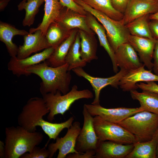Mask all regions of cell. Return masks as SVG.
Listing matches in <instances>:
<instances>
[{"label":"cell","mask_w":158,"mask_h":158,"mask_svg":"<svg viewBox=\"0 0 158 158\" xmlns=\"http://www.w3.org/2000/svg\"><path fill=\"white\" fill-rule=\"evenodd\" d=\"M49 112L43 98H31L19 114L18 123L26 130L32 132L36 131L37 127L40 126L50 139L55 140L63 129L70 128L74 118L71 116L66 121L59 123H52L43 118Z\"/></svg>","instance_id":"1"},{"label":"cell","mask_w":158,"mask_h":158,"mask_svg":"<svg viewBox=\"0 0 158 158\" xmlns=\"http://www.w3.org/2000/svg\"><path fill=\"white\" fill-rule=\"evenodd\" d=\"M68 67L66 63L59 66L51 67L45 61L28 68L26 71L29 75L34 74L41 79L40 91L42 95L55 93L57 91L64 95L69 91L72 79Z\"/></svg>","instance_id":"2"},{"label":"cell","mask_w":158,"mask_h":158,"mask_svg":"<svg viewBox=\"0 0 158 158\" xmlns=\"http://www.w3.org/2000/svg\"><path fill=\"white\" fill-rule=\"evenodd\" d=\"M5 134V158H19L31 152L44 138L41 133L29 132L19 125L6 127Z\"/></svg>","instance_id":"3"},{"label":"cell","mask_w":158,"mask_h":158,"mask_svg":"<svg viewBox=\"0 0 158 158\" xmlns=\"http://www.w3.org/2000/svg\"><path fill=\"white\" fill-rule=\"evenodd\" d=\"M117 124L134 135L137 142L148 141L153 138L158 129V115L144 110Z\"/></svg>","instance_id":"4"},{"label":"cell","mask_w":158,"mask_h":158,"mask_svg":"<svg viewBox=\"0 0 158 158\" xmlns=\"http://www.w3.org/2000/svg\"><path fill=\"white\" fill-rule=\"evenodd\" d=\"M61 93V92L57 91L55 93H48L42 95L49 110L47 116L49 122H52L53 121L56 115H63L75 101L82 99H92L94 97L92 92L89 90H79L76 85H73L67 93L62 95Z\"/></svg>","instance_id":"5"},{"label":"cell","mask_w":158,"mask_h":158,"mask_svg":"<svg viewBox=\"0 0 158 158\" xmlns=\"http://www.w3.org/2000/svg\"><path fill=\"white\" fill-rule=\"evenodd\" d=\"M87 12L94 16L103 25L109 44L114 52L123 44L128 42L130 34L121 20H114L102 13L95 9L82 0H73Z\"/></svg>","instance_id":"6"},{"label":"cell","mask_w":158,"mask_h":158,"mask_svg":"<svg viewBox=\"0 0 158 158\" xmlns=\"http://www.w3.org/2000/svg\"><path fill=\"white\" fill-rule=\"evenodd\" d=\"M93 123L100 141H111L123 144L137 142L134 135L117 123L106 121L98 116L93 117Z\"/></svg>","instance_id":"7"},{"label":"cell","mask_w":158,"mask_h":158,"mask_svg":"<svg viewBox=\"0 0 158 158\" xmlns=\"http://www.w3.org/2000/svg\"><path fill=\"white\" fill-rule=\"evenodd\" d=\"M83 114V124L77 138L75 149L79 152H89L95 153L100 141L95 130L93 117L84 104Z\"/></svg>","instance_id":"8"},{"label":"cell","mask_w":158,"mask_h":158,"mask_svg":"<svg viewBox=\"0 0 158 158\" xmlns=\"http://www.w3.org/2000/svg\"><path fill=\"white\" fill-rule=\"evenodd\" d=\"M81 130L80 123L75 121L68 129L66 135L63 137L58 136L55 143L50 144L48 147L50 155L49 158L53 157L57 150V158H65L69 154L79 152L75 149L76 140Z\"/></svg>","instance_id":"9"},{"label":"cell","mask_w":158,"mask_h":158,"mask_svg":"<svg viewBox=\"0 0 158 158\" xmlns=\"http://www.w3.org/2000/svg\"><path fill=\"white\" fill-rule=\"evenodd\" d=\"M87 111L92 116H98L111 123H118L128 117L144 111L140 107L136 108L118 107L106 108L100 104H84Z\"/></svg>","instance_id":"10"},{"label":"cell","mask_w":158,"mask_h":158,"mask_svg":"<svg viewBox=\"0 0 158 158\" xmlns=\"http://www.w3.org/2000/svg\"><path fill=\"white\" fill-rule=\"evenodd\" d=\"M72 71L77 75L84 78L90 83L95 93V97L91 103L92 104L94 105L100 104L99 96L102 89L108 85L118 88L121 78L128 71L120 69L119 72L113 76L102 78L95 77L90 75L82 67L77 68Z\"/></svg>","instance_id":"11"},{"label":"cell","mask_w":158,"mask_h":158,"mask_svg":"<svg viewBox=\"0 0 158 158\" xmlns=\"http://www.w3.org/2000/svg\"><path fill=\"white\" fill-rule=\"evenodd\" d=\"M55 49L54 47H51L40 53L23 59H19L16 56L11 57L7 65L8 69L18 77L22 75H29L26 69L46 61L52 54Z\"/></svg>","instance_id":"12"},{"label":"cell","mask_w":158,"mask_h":158,"mask_svg":"<svg viewBox=\"0 0 158 158\" xmlns=\"http://www.w3.org/2000/svg\"><path fill=\"white\" fill-rule=\"evenodd\" d=\"M158 11V1L130 0L121 20L124 25L145 15Z\"/></svg>","instance_id":"13"},{"label":"cell","mask_w":158,"mask_h":158,"mask_svg":"<svg viewBox=\"0 0 158 158\" xmlns=\"http://www.w3.org/2000/svg\"><path fill=\"white\" fill-rule=\"evenodd\" d=\"M56 23L68 31L78 29L93 35L95 33L89 26L86 15L81 14L69 8L63 7Z\"/></svg>","instance_id":"14"},{"label":"cell","mask_w":158,"mask_h":158,"mask_svg":"<svg viewBox=\"0 0 158 158\" xmlns=\"http://www.w3.org/2000/svg\"><path fill=\"white\" fill-rule=\"evenodd\" d=\"M144 65L137 69L128 71L121 78L119 86L124 92L138 88L136 84L142 82L158 81V75L153 73L152 70H146Z\"/></svg>","instance_id":"15"},{"label":"cell","mask_w":158,"mask_h":158,"mask_svg":"<svg viewBox=\"0 0 158 158\" xmlns=\"http://www.w3.org/2000/svg\"><path fill=\"white\" fill-rule=\"evenodd\" d=\"M34 33H29L24 36V42L20 45L17 57L19 59L28 57L32 53L51 47L44 35L40 30Z\"/></svg>","instance_id":"16"},{"label":"cell","mask_w":158,"mask_h":158,"mask_svg":"<svg viewBox=\"0 0 158 158\" xmlns=\"http://www.w3.org/2000/svg\"><path fill=\"white\" fill-rule=\"evenodd\" d=\"M157 40L130 35L128 42L138 52L140 59L149 70H152L153 59L155 45Z\"/></svg>","instance_id":"17"},{"label":"cell","mask_w":158,"mask_h":158,"mask_svg":"<svg viewBox=\"0 0 158 158\" xmlns=\"http://www.w3.org/2000/svg\"><path fill=\"white\" fill-rule=\"evenodd\" d=\"M115 54L116 64L120 69L129 71L144 65L140 61L136 51L128 42L120 45Z\"/></svg>","instance_id":"18"},{"label":"cell","mask_w":158,"mask_h":158,"mask_svg":"<svg viewBox=\"0 0 158 158\" xmlns=\"http://www.w3.org/2000/svg\"><path fill=\"white\" fill-rule=\"evenodd\" d=\"M133 144H123L111 141H100L95 158H125L131 151Z\"/></svg>","instance_id":"19"},{"label":"cell","mask_w":158,"mask_h":158,"mask_svg":"<svg viewBox=\"0 0 158 158\" xmlns=\"http://www.w3.org/2000/svg\"><path fill=\"white\" fill-rule=\"evenodd\" d=\"M86 19L89 27L97 35L100 45L104 48L109 56L114 72L117 73L118 66L116 62L115 52L109 44L104 27L97 21L94 16L88 12L86 15Z\"/></svg>","instance_id":"20"},{"label":"cell","mask_w":158,"mask_h":158,"mask_svg":"<svg viewBox=\"0 0 158 158\" xmlns=\"http://www.w3.org/2000/svg\"><path fill=\"white\" fill-rule=\"evenodd\" d=\"M44 13L42 22L36 28H31L29 33H32L40 30L45 35L49 25L57 20L63 7L59 0H45Z\"/></svg>","instance_id":"21"},{"label":"cell","mask_w":158,"mask_h":158,"mask_svg":"<svg viewBox=\"0 0 158 158\" xmlns=\"http://www.w3.org/2000/svg\"><path fill=\"white\" fill-rule=\"evenodd\" d=\"M78 30V29L72 30L68 36L55 49L50 57L45 61L49 66L56 67L66 63V57L75 41Z\"/></svg>","instance_id":"22"},{"label":"cell","mask_w":158,"mask_h":158,"mask_svg":"<svg viewBox=\"0 0 158 158\" xmlns=\"http://www.w3.org/2000/svg\"><path fill=\"white\" fill-rule=\"evenodd\" d=\"M29 33L25 30L17 29L9 24L0 21V40L5 44L11 57L16 56L18 47L12 42L13 37L16 35L24 36Z\"/></svg>","instance_id":"23"},{"label":"cell","mask_w":158,"mask_h":158,"mask_svg":"<svg viewBox=\"0 0 158 158\" xmlns=\"http://www.w3.org/2000/svg\"><path fill=\"white\" fill-rule=\"evenodd\" d=\"M78 32L80 39V53L82 59L87 63L97 59V45L94 35L80 30H78Z\"/></svg>","instance_id":"24"},{"label":"cell","mask_w":158,"mask_h":158,"mask_svg":"<svg viewBox=\"0 0 158 158\" xmlns=\"http://www.w3.org/2000/svg\"><path fill=\"white\" fill-rule=\"evenodd\" d=\"M130 93L132 98L139 101L144 110L158 115V94L145 90L140 92L136 90L130 91Z\"/></svg>","instance_id":"25"},{"label":"cell","mask_w":158,"mask_h":158,"mask_svg":"<svg viewBox=\"0 0 158 158\" xmlns=\"http://www.w3.org/2000/svg\"><path fill=\"white\" fill-rule=\"evenodd\" d=\"M126 158H157V143L155 139L145 142H137Z\"/></svg>","instance_id":"26"},{"label":"cell","mask_w":158,"mask_h":158,"mask_svg":"<svg viewBox=\"0 0 158 158\" xmlns=\"http://www.w3.org/2000/svg\"><path fill=\"white\" fill-rule=\"evenodd\" d=\"M149 16V14L144 15L125 25L130 34L140 37L154 39L150 28Z\"/></svg>","instance_id":"27"},{"label":"cell","mask_w":158,"mask_h":158,"mask_svg":"<svg viewBox=\"0 0 158 158\" xmlns=\"http://www.w3.org/2000/svg\"><path fill=\"white\" fill-rule=\"evenodd\" d=\"M80 37L78 31L75 41L71 46L65 58L66 63L68 65V71L78 68L85 67L87 63L82 59L80 53Z\"/></svg>","instance_id":"28"},{"label":"cell","mask_w":158,"mask_h":158,"mask_svg":"<svg viewBox=\"0 0 158 158\" xmlns=\"http://www.w3.org/2000/svg\"><path fill=\"white\" fill-rule=\"evenodd\" d=\"M45 0H23L18 5V10L25 11V15L22 24L23 26H30L34 23L36 15Z\"/></svg>","instance_id":"29"},{"label":"cell","mask_w":158,"mask_h":158,"mask_svg":"<svg viewBox=\"0 0 158 158\" xmlns=\"http://www.w3.org/2000/svg\"><path fill=\"white\" fill-rule=\"evenodd\" d=\"M82 0L93 8L114 20L120 21L123 18V14L114 8L110 0Z\"/></svg>","instance_id":"30"},{"label":"cell","mask_w":158,"mask_h":158,"mask_svg":"<svg viewBox=\"0 0 158 158\" xmlns=\"http://www.w3.org/2000/svg\"><path fill=\"white\" fill-rule=\"evenodd\" d=\"M71 30H66L54 22L49 26L45 37L50 46L55 48L68 36Z\"/></svg>","instance_id":"31"},{"label":"cell","mask_w":158,"mask_h":158,"mask_svg":"<svg viewBox=\"0 0 158 158\" xmlns=\"http://www.w3.org/2000/svg\"><path fill=\"white\" fill-rule=\"evenodd\" d=\"M50 152L44 147L40 148L36 146L30 153L27 152L22 155L20 158H49Z\"/></svg>","instance_id":"32"},{"label":"cell","mask_w":158,"mask_h":158,"mask_svg":"<svg viewBox=\"0 0 158 158\" xmlns=\"http://www.w3.org/2000/svg\"><path fill=\"white\" fill-rule=\"evenodd\" d=\"M63 7H66L81 14L86 15L87 12L73 0H59Z\"/></svg>","instance_id":"33"},{"label":"cell","mask_w":158,"mask_h":158,"mask_svg":"<svg viewBox=\"0 0 158 158\" xmlns=\"http://www.w3.org/2000/svg\"><path fill=\"white\" fill-rule=\"evenodd\" d=\"M136 85L142 90L147 91L158 94V85L154 81L146 82V83L140 82Z\"/></svg>","instance_id":"34"},{"label":"cell","mask_w":158,"mask_h":158,"mask_svg":"<svg viewBox=\"0 0 158 158\" xmlns=\"http://www.w3.org/2000/svg\"><path fill=\"white\" fill-rule=\"evenodd\" d=\"M116 10L123 14L130 0H110Z\"/></svg>","instance_id":"35"},{"label":"cell","mask_w":158,"mask_h":158,"mask_svg":"<svg viewBox=\"0 0 158 158\" xmlns=\"http://www.w3.org/2000/svg\"><path fill=\"white\" fill-rule=\"evenodd\" d=\"M95 153L92 152H86L84 153H73L67 155V158H94Z\"/></svg>","instance_id":"36"},{"label":"cell","mask_w":158,"mask_h":158,"mask_svg":"<svg viewBox=\"0 0 158 158\" xmlns=\"http://www.w3.org/2000/svg\"><path fill=\"white\" fill-rule=\"evenodd\" d=\"M153 69L154 74L158 75V40H157L154 49Z\"/></svg>","instance_id":"37"},{"label":"cell","mask_w":158,"mask_h":158,"mask_svg":"<svg viewBox=\"0 0 158 158\" xmlns=\"http://www.w3.org/2000/svg\"><path fill=\"white\" fill-rule=\"evenodd\" d=\"M150 20L149 26L151 33L153 38L158 40V20Z\"/></svg>","instance_id":"38"},{"label":"cell","mask_w":158,"mask_h":158,"mask_svg":"<svg viewBox=\"0 0 158 158\" xmlns=\"http://www.w3.org/2000/svg\"><path fill=\"white\" fill-rule=\"evenodd\" d=\"M5 144L1 141H0V157L5 158Z\"/></svg>","instance_id":"39"},{"label":"cell","mask_w":158,"mask_h":158,"mask_svg":"<svg viewBox=\"0 0 158 158\" xmlns=\"http://www.w3.org/2000/svg\"><path fill=\"white\" fill-rule=\"evenodd\" d=\"M11 0H0V10L3 11L8 4Z\"/></svg>","instance_id":"40"},{"label":"cell","mask_w":158,"mask_h":158,"mask_svg":"<svg viewBox=\"0 0 158 158\" xmlns=\"http://www.w3.org/2000/svg\"><path fill=\"white\" fill-rule=\"evenodd\" d=\"M153 138L157 143V158H158V128Z\"/></svg>","instance_id":"41"},{"label":"cell","mask_w":158,"mask_h":158,"mask_svg":"<svg viewBox=\"0 0 158 158\" xmlns=\"http://www.w3.org/2000/svg\"><path fill=\"white\" fill-rule=\"evenodd\" d=\"M149 18L150 20H158V11L150 15Z\"/></svg>","instance_id":"42"},{"label":"cell","mask_w":158,"mask_h":158,"mask_svg":"<svg viewBox=\"0 0 158 158\" xmlns=\"http://www.w3.org/2000/svg\"><path fill=\"white\" fill-rule=\"evenodd\" d=\"M157 0V1H158V0Z\"/></svg>","instance_id":"43"}]
</instances>
